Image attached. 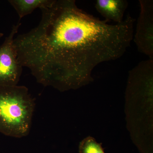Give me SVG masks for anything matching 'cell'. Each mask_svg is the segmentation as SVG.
<instances>
[{"label": "cell", "mask_w": 153, "mask_h": 153, "mask_svg": "<svg viewBox=\"0 0 153 153\" xmlns=\"http://www.w3.org/2000/svg\"><path fill=\"white\" fill-rule=\"evenodd\" d=\"M40 9L38 26L13 44L20 65L44 86L63 92L89 84L94 68L121 57L133 39L136 20L129 14L110 25L79 8L74 0H52Z\"/></svg>", "instance_id": "cell-1"}, {"label": "cell", "mask_w": 153, "mask_h": 153, "mask_svg": "<svg viewBox=\"0 0 153 153\" xmlns=\"http://www.w3.org/2000/svg\"><path fill=\"white\" fill-rule=\"evenodd\" d=\"M35 105L26 86H0V133L16 138L27 136Z\"/></svg>", "instance_id": "cell-2"}, {"label": "cell", "mask_w": 153, "mask_h": 153, "mask_svg": "<svg viewBox=\"0 0 153 153\" xmlns=\"http://www.w3.org/2000/svg\"><path fill=\"white\" fill-rule=\"evenodd\" d=\"M20 20L14 25L9 36L0 46V86L18 85L22 74V66L17 59L13 44L14 37L21 26Z\"/></svg>", "instance_id": "cell-3"}, {"label": "cell", "mask_w": 153, "mask_h": 153, "mask_svg": "<svg viewBox=\"0 0 153 153\" xmlns=\"http://www.w3.org/2000/svg\"><path fill=\"white\" fill-rule=\"evenodd\" d=\"M140 12L134 41L141 53L153 59V1L140 0Z\"/></svg>", "instance_id": "cell-4"}, {"label": "cell", "mask_w": 153, "mask_h": 153, "mask_svg": "<svg viewBox=\"0 0 153 153\" xmlns=\"http://www.w3.org/2000/svg\"><path fill=\"white\" fill-rule=\"evenodd\" d=\"M128 6V2L126 0H97L95 3L96 9L105 20L116 24L123 21Z\"/></svg>", "instance_id": "cell-5"}, {"label": "cell", "mask_w": 153, "mask_h": 153, "mask_svg": "<svg viewBox=\"0 0 153 153\" xmlns=\"http://www.w3.org/2000/svg\"><path fill=\"white\" fill-rule=\"evenodd\" d=\"M52 0H9V2L16 11L19 20L37 8L41 9L51 3Z\"/></svg>", "instance_id": "cell-6"}, {"label": "cell", "mask_w": 153, "mask_h": 153, "mask_svg": "<svg viewBox=\"0 0 153 153\" xmlns=\"http://www.w3.org/2000/svg\"><path fill=\"white\" fill-rule=\"evenodd\" d=\"M79 153H105L101 143H97L93 137L88 136L79 143Z\"/></svg>", "instance_id": "cell-7"}, {"label": "cell", "mask_w": 153, "mask_h": 153, "mask_svg": "<svg viewBox=\"0 0 153 153\" xmlns=\"http://www.w3.org/2000/svg\"><path fill=\"white\" fill-rule=\"evenodd\" d=\"M3 35H4V34H3L2 33H0V38L3 37Z\"/></svg>", "instance_id": "cell-8"}]
</instances>
